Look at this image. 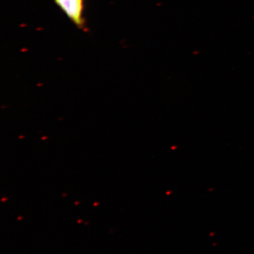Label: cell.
<instances>
[{"label":"cell","mask_w":254,"mask_h":254,"mask_svg":"<svg viewBox=\"0 0 254 254\" xmlns=\"http://www.w3.org/2000/svg\"><path fill=\"white\" fill-rule=\"evenodd\" d=\"M54 1L78 29L87 31L84 18V0H54Z\"/></svg>","instance_id":"cell-1"}]
</instances>
